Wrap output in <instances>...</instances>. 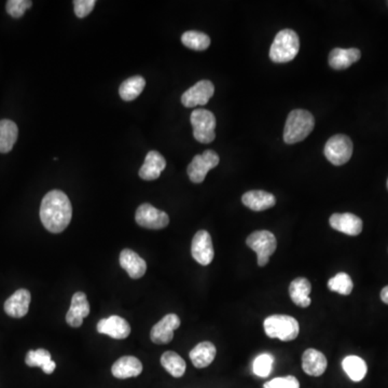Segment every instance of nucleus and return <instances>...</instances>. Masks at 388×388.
<instances>
[{
	"label": "nucleus",
	"mask_w": 388,
	"mask_h": 388,
	"mask_svg": "<svg viewBox=\"0 0 388 388\" xmlns=\"http://www.w3.org/2000/svg\"><path fill=\"white\" fill-rule=\"evenodd\" d=\"M71 217L73 206L63 191L52 190L45 195L40 205V219L49 232H63L71 223Z\"/></svg>",
	"instance_id": "obj_1"
},
{
	"label": "nucleus",
	"mask_w": 388,
	"mask_h": 388,
	"mask_svg": "<svg viewBox=\"0 0 388 388\" xmlns=\"http://www.w3.org/2000/svg\"><path fill=\"white\" fill-rule=\"evenodd\" d=\"M315 125V119L310 111L295 109L291 111L284 129V141L286 144L300 143L310 135Z\"/></svg>",
	"instance_id": "obj_2"
},
{
	"label": "nucleus",
	"mask_w": 388,
	"mask_h": 388,
	"mask_svg": "<svg viewBox=\"0 0 388 388\" xmlns=\"http://www.w3.org/2000/svg\"><path fill=\"white\" fill-rule=\"evenodd\" d=\"M300 41L295 32L282 29L275 37L270 49V58L274 63H288L297 56Z\"/></svg>",
	"instance_id": "obj_3"
},
{
	"label": "nucleus",
	"mask_w": 388,
	"mask_h": 388,
	"mask_svg": "<svg viewBox=\"0 0 388 388\" xmlns=\"http://www.w3.org/2000/svg\"><path fill=\"white\" fill-rule=\"evenodd\" d=\"M265 335L271 339H278L284 342L297 339L300 332V326L298 320L288 315H272L265 318Z\"/></svg>",
	"instance_id": "obj_4"
},
{
	"label": "nucleus",
	"mask_w": 388,
	"mask_h": 388,
	"mask_svg": "<svg viewBox=\"0 0 388 388\" xmlns=\"http://www.w3.org/2000/svg\"><path fill=\"white\" fill-rule=\"evenodd\" d=\"M246 244L250 250L257 254V261L259 267H265L270 261L271 256L276 252L278 241L270 231L261 230L252 233L246 240Z\"/></svg>",
	"instance_id": "obj_5"
},
{
	"label": "nucleus",
	"mask_w": 388,
	"mask_h": 388,
	"mask_svg": "<svg viewBox=\"0 0 388 388\" xmlns=\"http://www.w3.org/2000/svg\"><path fill=\"white\" fill-rule=\"evenodd\" d=\"M193 136L199 143L210 144L216 138V118L212 111L206 109H195L191 114Z\"/></svg>",
	"instance_id": "obj_6"
},
{
	"label": "nucleus",
	"mask_w": 388,
	"mask_h": 388,
	"mask_svg": "<svg viewBox=\"0 0 388 388\" xmlns=\"http://www.w3.org/2000/svg\"><path fill=\"white\" fill-rule=\"evenodd\" d=\"M353 154V143L350 137L343 134H337L327 141L325 146V156L333 165L340 167L348 163Z\"/></svg>",
	"instance_id": "obj_7"
},
{
	"label": "nucleus",
	"mask_w": 388,
	"mask_h": 388,
	"mask_svg": "<svg viewBox=\"0 0 388 388\" xmlns=\"http://www.w3.org/2000/svg\"><path fill=\"white\" fill-rule=\"evenodd\" d=\"M219 160V156L213 150H206L202 154L194 156L186 169L190 180L194 184L204 182L207 173L217 167Z\"/></svg>",
	"instance_id": "obj_8"
},
{
	"label": "nucleus",
	"mask_w": 388,
	"mask_h": 388,
	"mask_svg": "<svg viewBox=\"0 0 388 388\" xmlns=\"http://www.w3.org/2000/svg\"><path fill=\"white\" fill-rule=\"evenodd\" d=\"M135 220L141 227L151 230L164 229L169 223V215L149 203L141 204L137 208Z\"/></svg>",
	"instance_id": "obj_9"
},
{
	"label": "nucleus",
	"mask_w": 388,
	"mask_h": 388,
	"mask_svg": "<svg viewBox=\"0 0 388 388\" xmlns=\"http://www.w3.org/2000/svg\"><path fill=\"white\" fill-rule=\"evenodd\" d=\"M215 93L214 84L208 80L199 81L192 88H188L182 96V103L186 108L204 106Z\"/></svg>",
	"instance_id": "obj_10"
},
{
	"label": "nucleus",
	"mask_w": 388,
	"mask_h": 388,
	"mask_svg": "<svg viewBox=\"0 0 388 388\" xmlns=\"http://www.w3.org/2000/svg\"><path fill=\"white\" fill-rule=\"evenodd\" d=\"M191 254L193 259L199 265H208L212 263L215 252L210 233L205 230H201L194 235L193 240H192Z\"/></svg>",
	"instance_id": "obj_11"
},
{
	"label": "nucleus",
	"mask_w": 388,
	"mask_h": 388,
	"mask_svg": "<svg viewBox=\"0 0 388 388\" xmlns=\"http://www.w3.org/2000/svg\"><path fill=\"white\" fill-rule=\"evenodd\" d=\"M180 327L176 314H167L152 327L150 338L156 344H169L174 338V331Z\"/></svg>",
	"instance_id": "obj_12"
},
{
	"label": "nucleus",
	"mask_w": 388,
	"mask_h": 388,
	"mask_svg": "<svg viewBox=\"0 0 388 388\" xmlns=\"http://www.w3.org/2000/svg\"><path fill=\"white\" fill-rule=\"evenodd\" d=\"M97 331L101 335H109L116 340H124L131 333V326L124 318L112 315L103 318L97 324Z\"/></svg>",
	"instance_id": "obj_13"
},
{
	"label": "nucleus",
	"mask_w": 388,
	"mask_h": 388,
	"mask_svg": "<svg viewBox=\"0 0 388 388\" xmlns=\"http://www.w3.org/2000/svg\"><path fill=\"white\" fill-rule=\"evenodd\" d=\"M90 311L91 308H90V303L86 299V293L78 291L73 295L71 308L66 314V322L71 327H81L84 318L88 317L90 314Z\"/></svg>",
	"instance_id": "obj_14"
},
{
	"label": "nucleus",
	"mask_w": 388,
	"mask_h": 388,
	"mask_svg": "<svg viewBox=\"0 0 388 388\" xmlns=\"http://www.w3.org/2000/svg\"><path fill=\"white\" fill-rule=\"evenodd\" d=\"M329 223L335 231L350 235V237L361 234L363 228V220L350 213L333 214L329 219Z\"/></svg>",
	"instance_id": "obj_15"
},
{
	"label": "nucleus",
	"mask_w": 388,
	"mask_h": 388,
	"mask_svg": "<svg viewBox=\"0 0 388 388\" xmlns=\"http://www.w3.org/2000/svg\"><path fill=\"white\" fill-rule=\"evenodd\" d=\"M32 295L27 289H19L7 299L5 312L13 318H22L29 310Z\"/></svg>",
	"instance_id": "obj_16"
},
{
	"label": "nucleus",
	"mask_w": 388,
	"mask_h": 388,
	"mask_svg": "<svg viewBox=\"0 0 388 388\" xmlns=\"http://www.w3.org/2000/svg\"><path fill=\"white\" fill-rule=\"evenodd\" d=\"M120 265L128 272L130 278L138 280L147 271V263L141 256L131 250H123L120 254Z\"/></svg>",
	"instance_id": "obj_17"
},
{
	"label": "nucleus",
	"mask_w": 388,
	"mask_h": 388,
	"mask_svg": "<svg viewBox=\"0 0 388 388\" xmlns=\"http://www.w3.org/2000/svg\"><path fill=\"white\" fill-rule=\"evenodd\" d=\"M167 167L164 156L156 150L149 151L145 158L144 164L139 169V177L144 180H156Z\"/></svg>",
	"instance_id": "obj_18"
},
{
	"label": "nucleus",
	"mask_w": 388,
	"mask_h": 388,
	"mask_svg": "<svg viewBox=\"0 0 388 388\" xmlns=\"http://www.w3.org/2000/svg\"><path fill=\"white\" fill-rule=\"evenodd\" d=\"M327 365V358L319 350L308 348L303 353L302 369L308 376H323Z\"/></svg>",
	"instance_id": "obj_19"
},
{
	"label": "nucleus",
	"mask_w": 388,
	"mask_h": 388,
	"mask_svg": "<svg viewBox=\"0 0 388 388\" xmlns=\"http://www.w3.org/2000/svg\"><path fill=\"white\" fill-rule=\"evenodd\" d=\"M111 372L114 378L124 380V378H135L143 372V363L139 359L133 356H124L119 358L114 363Z\"/></svg>",
	"instance_id": "obj_20"
},
{
	"label": "nucleus",
	"mask_w": 388,
	"mask_h": 388,
	"mask_svg": "<svg viewBox=\"0 0 388 388\" xmlns=\"http://www.w3.org/2000/svg\"><path fill=\"white\" fill-rule=\"evenodd\" d=\"M242 202L245 206L254 212H263L269 210L276 204V199L272 193L261 191V190H254L248 191L243 195Z\"/></svg>",
	"instance_id": "obj_21"
},
{
	"label": "nucleus",
	"mask_w": 388,
	"mask_h": 388,
	"mask_svg": "<svg viewBox=\"0 0 388 388\" xmlns=\"http://www.w3.org/2000/svg\"><path fill=\"white\" fill-rule=\"evenodd\" d=\"M361 58V52L358 49H333L329 56V65L333 69L342 71L348 69Z\"/></svg>",
	"instance_id": "obj_22"
},
{
	"label": "nucleus",
	"mask_w": 388,
	"mask_h": 388,
	"mask_svg": "<svg viewBox=\"0 0 388 388\" xmlns=\"http://www.w3.org/2000/svg\"><path fill=\"white\" fill-rule=\"evenodd\" d=\"M311 291H312L311 282L304 278H295L289 286L290 299L299 308H305L310 306L312 303L310 298Z\"/></svg>",
	"instance_id": "obj_23"
},
{
	"label": "nucleus",
	"mask_w": 388,
	"mask_h": 388,
	"mask_svg": "<svg viewBox=\"0 0 388 388\" xmlns=\"http://www.w3.org/2000/svg\"><path fill=\"white\" fill-rule=\"evenodd\" d=\"M217 354L216 346L212 342L204 341L194 346L190 352L189 356L195 368H206L214 361Z\"/></svg>",
	"instance_id": "obj_24"
},
{
	"label": "nucleus",
	"mask_w": 388,
	"mask_h": 388,
	"mask_svg": "<svg viewBox=\"0 0 388 388\" xmlns=\"http://www.w3.org/2000/svg\"><path fill=\"white\" fill-rule=\"evenodd\" d=\"M19 129L14 122L11 120L0 121V152L8 154L18 141Z\"/></svg>",
	"instance_id": "obj_25"
},
{
	"label": "nucleus",
	"mask_w": 388,
	"mask_h": 388,
	"mask_svg": "<svg viewBox=\"0 0 388 388\" xmlns=\"http://www.w3.org/2000/svg\"><path fill=\"white\" fill-rule=\"evenodd\" d=\"M25 363L28 367H40L47 374L53 373L56 368V363L52 361L51 354L45 348L29 350L26 355Z\"/></svg>",
	"instance_id": "obj_26"
},
{
	"label": "nucleus",
	"mask_w": 388,
	"mask_h": 388,
	"mask_svg": "<svg viewBox=\"0 0 388 388\" xmlns=\"http://www.w3.org/2000/svg\"><path fill=\"white\" fill-rule=\"evenodd\" d=\"M342 367L348 378L354 382H361L367 374V363L358 356H348L342 361Z\"/></svg>",
	"instance_id": "obj_27"
},
{
	"label": "nucleus",
	"mask_w": 388,
	"mask_h": 388,
	"mask_svg": "<svg viewBox=\"0 0 388 388\" xmlns=\"http://www.w3.org/2000/svg\"><path fill=\"white\" fill-rule=\"evenodd\" d=\"M146 86V80L141 76H134L124 81L119 88V94L125 101H134L141 95Z\"/></svg>",
	"instance_id": "obj_28"
},
{
	"label": "nucleus",
	"mask_w": 388,
	"mask_h": 388,
	"mask_svg": "<svg viewBox=\"0 0 388 388\" xmlns=\"http://www.w3.org/2000/svg\"><path fill=\"white\" fill-rule=\"evenodd\" d=\"M163 368L174 378H182L186 372V361L175 352H165L161 357Z\"/></svg>",
	"instance_id": "obj_29"
},
{
	"label": "nucleus",
	"mask_w": 388,
	"mask_h": 388,
	"mask_svg": "<svg viewBox=\"0 0 388 388\" xmlns=\"http://www.w3.org/2000/svg\"><path fill=\"white\" fill-rule=\"evenodd\" d=\"M182 43L186 48L195 51H204L210 46V38L201 32L189 31L182 35Z\"/></svg>",
	"instance_id": "obj_30"
},
{
	"label": "nucleus",
	"mask_w": 388,
	"mask_h": 388,
	"mask_svg": "<svg viewBox=\"0 0 388 388\" xmlns=\"http://www.w3.org/2000/svg\"><path fill=\"white\" fill-rule=\"evenodd\" d=\"M327 285L333 293H338L343 295H350L354 288L353 280L348 273L344 272L338 273L328 280Z\"/></svg>",
	"instance_id": "obj_31"
},
{
	"label": "nucleus",
	"mask_w": 388,
	"mask_h": 388,
	"mask_svg": "<svg viewBox=\"0 0 388 388\" xmlns=\"http://www.w3.org/2000/svg\"><path fill=\"white\" fill-rule=\"evenodd\" d=\"M273 363H274V357L271 354H261L254 361L252 371L260 378H267L270 376Z\"/></svg>",
	"instance_id": "obj_32"
},
{
	"label": "nucleus",
	"mask_w": 388,
	"mask_h": 388,
	"mask_svg": "<svg viewBox=\"0 0 388 388\" xmlns=\"http://www.w3.org/2000/svg\"><path fill=\"white\" fill-rule=\"evenodd\" d=\"M32 5L33 3L31 0H9L5 9L12 18L19 19L24 16L25 11L31 8Z\"/></svg>",
	"instance_id": "obj_33"
},
{
	"label": "nucleus",
	"mask_w": 388,
	"mask_h": 388,
	"mask_svg": "<svg viewBox=\"0 0 388 388\" xmlns=\"http://www.w3.org/2000/svg\"><path fill=\"white\" fill-rule=\"evenodd\" d=\"M265 388H300V383L295 376L276 378L265 384Z\"/></svg>",
	"instance_id": "obj_34"
},
{
	"label": "nucleus",
	"mask_w": 388,
	"mask_h": 388,
	"mask_svg": "<svg viewBox=\"0 0 388 388\" xmlns=\"http://www.w3.org/2000/svg\"><path fill=\"white\" fill-rule=\"evenodd\" d=\"M95 3V0H75L73 7H75L76 16L80 19L86 18L92 12Z\"/></svg>",
	"instance_id": "obj_35"
},
{
	"label": "nucleus",
	"mask_w": 388,
	"mask_h": 388,
	"mask_svg": "<svg viewBox=\"0 0 388 388\" xmlns=\"http://www.w3.org/2000/svg\"><path fill=\"white\" fill-rule=\"evenodd\" d=\"M380 299H382L384 303L388 304V286L384 287L382 291H380Z\"/></svg>",
	"instance_id": "obj_36"
},
{
	"label": "nucleus",
	"mask_w": 388,
	"mask_h": 388,
	"mask_svg": "<svg viewBox=\"0 0 388 388\" xmlns=\"http://www.w3.org/2000/svg\"><path fill=\"white\" fill-rule=\"evenodd\" d=\"M387 189H388V180H387Z\"/></svg>",
	"instance_id": "obj_37"
}]
</instances>
